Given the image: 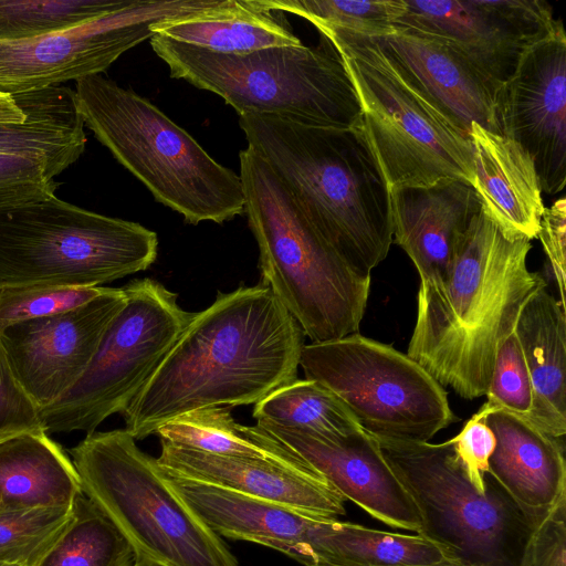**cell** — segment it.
<instances>
[{"label":"cell","instance_id":"2e32d148","mask_svg":"<svg viewBox=\"0 0 566 566\" xmlns=\"http://www.w3.org/2000/svg\"><path fill=\"white\" fill-rule=\"evenodd\" d=\"M499 133L532 157L542 191L566 184V35L564 28L535 45L495 97Z\"/></svg>","mask_w":566,"mask_h":566},{"label":"cell","instance_id":"4316f807","mask_svg":"<svg viewBox=\"0 0 566 566\" xmlns=\"http://www.w3.org/2000/svg\"><path fill=\"white\" fill-rule=\"evenodd\" d=\"M153 33L222 54L302 44L283 12L262 0H228L214 12L157 23Z\"/></svg>","mask_w":566,"mask_h":566},{"label":"cell","instance_id":"ab89813d","mask_svg":"<svg viewBox=\"0 0 566 566\" xmlns=\"http://www.w3.org/2000/svg\"><path fill=\"white\" fill-rule=\"evenodd\" d=\"M470 483L480 493L485 492L484 476L489 472L490 458L496 440L484 417L474 413L462 430L449 439Z\"/></svg>","mask_w":566,"mask_h":566},{"label":"cell","instance_id":"7c38bea8","mask_svg":"<svg viewBox=\"0 0 566 566\" xmlns=\"http://www.w3.org/2000/svg\"><path fill=\"white\" fill-rule=\"evenodd\" d=\"M123 290L126 302L85 373L40 410L46 433L91 434L109 416L122 415L193 316L179 306L176 293L153 279L130 281Z\"/></svg>","mask_w":566,"mask_h":566},{"label":"cell","instance_id":"b9f144b4","mask_svg":"<svg viewBox=\"0 0 566 566\" xmlns=\"http://www.w3.org/2000/svg\"><path fill=\"white\" fill-rule=\"evenodd\" d=\"M25 112L14 96L0 93V124L23 123Z\"/></svg>","mask_w":566,"mask_h":566},{"label":"cell","instance_id":"277c9868","mask_svg":"<svg viewBox=\"0 0 566 566\" xmlns=\"http://www.w3.org/2000/svg\"><path fill=\"white\" fill-rule=\"evenodd\" d=\"M244 213L259 248L262 283L311 343L358 333L371 275L350 266L311 223L270 166L241 150Z\"/></svg>","mask_w":566,"mask_h":566},{"label":"cell","instance_id":"f1b7e54d","mask_svg":"<svg viewBox=\"0 0 566 566\" xmlns=\"http://www.w3.org/2000/svg\"><path fill=\"white\" fill-rule=\"evenodd\" d=\"M156 434L174 446L210 454L262 459L315 471L256 424L249 427L235 422L228 407L184 413L160 426Z\"/></svg>","mask_w":566,"mask_h":566},{"label":"cell","instance_id":"d590c367","mask_svg":"<svg viewBox=\"0 0 566 566\" xmlns=\"http://www.w3.org/2000/svg\"><path fill=\"white\" fill-rule=\"evenodd\" d=\"M485 396V403L478 410L480 413L503 410L531 422L534 391L515 331L497 349Z\"/></svg>","mask_w":566,"mask_h":566},{"label":"cell","instance_id":"4fadbf2b","mask_svg":"<svg viewBox=\"0 0 566 566\" xmlns=\"http://www.w3.org/2000/svg\"><path fill=\"white\" fill-rule=\"evenodd\" d=\"M227 0H132L116 11L41 38L0 42V93L15 95L101 74L150 39L153 27L214 12Z\"/></svg>","mask_w":566,"mask_h":566},{"label":"cell","instance_id":"44dd1931","mask_svg":"<svg viewBox=\"0 0 566 566\" xmlns=\"http://www.w3.org/2000/svg\"><path fill=\"white\" fill-rule=\"evenodd\" d=\"M472 187L482 211L509 238H537L545 207L534 161L512 138L473 122Z\"/></svg>","mask_w":566,"mask_h":566},{"label":"cell","instance_id":"603a6c76","mask_svg":"<svg viewBox=\"0 0 566 566\" xmlns=\"http://www.w3.org/2000/svg\"><path fill=\"white\" fill-rule=\"evenodd\" d=\"M515 334L534 391L531 423L562 439L566 433L565 306L543 283L523 305Z\"/></svg>","mask_w":566,"mask_h":566},{"label":"cell","instance_id":"83f0119b","mask_svg":"<svg viewBox=\"0 0 566 566\" xmlns=\"http://www.w3.org/2000/svg\"><path fill=\"white\" fill-rule=\"evenodd\" d=\"M12 96L24 109L25 120L0 124V153L80 158L86 135L75 91L57 85Z\"/></svg>","mask_w":566,"mask_h":566},{"label":"cell","instance_id":"4dcf8cb0","mask_svg":"<svg viewBox=\"0 0 566 566\" xmlns=\"http://www.w3.org/2000/svg\"><path fill=\"white\" fill-rule=\"evenodd\" d=\"M253 417L273 424L323 437L349 434L360 424L327 387L311 379H295L254 405Z\"/></svg>","mask_w":566,"mask_h":566},{"label":"cell","instance_id":"ee69618b","mask_svg":"<svg viewBox=\"0 0 566 566\" xmlns=\"http://www.w3.org/2000/svg\"><path fill=\"white\" fill-rule=\"evenodd\" d=\"M133 566H163L159 564H156L154 562L143 559V558H135V563Z\"/></svg>","mask_w":566,"mask_h":566},{"label":"cell","instance_id":"e575fe53","mask_svg":"<svg viewBox=\"0 0 566 566\" xmlns=\"http://www.w3.org/2000/svg\"><path fill=\"white\" fill-rule=\"evenodd\" d=\"M77 159L70 156L0 153V212L55 193V177Z\"/></svg>","mask_w":566,"mask_h":566},{"label":"cell","instance_id":"8d00e7d4","mask_svg":"<svg viewBox=\"0 0 566 566\" xmlns=\"http://www.w3.org/2000/svg\"><path fill=\"white\" fill-rule=\"evenodd\" d=\"M102 286L0 287V333L10 325L78 307L105 292Z\"/></svg>","mask_w":566,"mask_h":566},{"label":"cell","instance_id":"f35d334b","mask_svg":"<svg viewBox=\"0 0 566 566\" xmlns=\"http://www.w3.org/2000/svg\"><path fill=\"white\" fill-rule=\"evenodd\" d=\"M522 566H566V493L538 517Z\"/></svg>","mask_w":566,"mask_h":566},{"label":"cell","instance_id":"9a60e30c","mask_svg":"<svg viewBox=\"0 0 566 566\" xmlns=\"http://www.w3.org/2000/svg\"><path fill=\"white\" fill-rule=\"evenodd\" d=\"M125 302L123 289L106 287L78 307L15 323L0 333L13 374L39 411L82 377Z\"/></svg>","mask_w":566,"mask_h":566},{"label":"cell","instance_id":"9c48e42d","mask_svg":"<svg viewBox=\"0 0 566 566\" xmlns=\"http://www.w3.org/2000/svg\"><path fill=\"white\" fill-rule=\"evenodd\" d=\"M380 451L415 503L417 534L465 566H522L541 514L520 504L488 472L485 492L470 483L452 443L377 438Z\"/></svg>","mask_w":566,"mask_h":566},{"label":"cell","instance_id":"484cf974","mask_svg":"<svg viewBox=\"0 0 566 566\" xmlns=\"http://www.w3.org/2000/svg\"><path fill=\"white\" fill-rule=\"evenodd\" d=\"M82 493L72 460L45 431L0 443V511L71 507Z\"/></svg>","mask_w":566,"mask_h":566},{"label":"cell","instance_id":"6da1fadb","mask_svg":"<svg viewBox=\"0 0 566 566\" xmlns=\"http://www.w3.org/2000/svg\"><path fill=\"white\" fill-rule=\"evenodd\" d=\"M303 335L268 286L218 292L122 413L125 430L143 440L193 410L255 405L297 379Z\"/></svg>","mask_w":566,"mask_h":566},{"label":"cell","instance_id":"1f68e13d","mask_svg":"<svg viewBox=\"0 0 566 566\" xmlns=\"http://www.w3.org/2000/svg\"><path fill=\"white\" fill-rule=\"evenodd\" d=\"M132 0H0V42L41 38L128 6Z\"/></svg>","mask_w":566,"mask_h":566},{"label":"cell","instance_id":"7402d4cb","mask_svg":"<svg viewBox=\"0 0 566 566\" xmlns=\"http://www.w3.org/2000/svg\"><path fill=\"white\" fill-rule=\"evenodd\" d=\"M484 417L496 440L489 472L523 506L544 511L566 493L564 443L503 410Z\"/></svg>","mask_w":566,"mask_h":566},{"label":"cell","instance_id":"5bb4252c","mask_svg":"<svg viewBox=\"0 0 566 566\" xmlns=\"http://www.w3.org/2000/svg\"><path fill=\"white\" fill-rule=\"evenodd\" d=\"M394 28L441 41L497 92L535 45L562 28L543 0H403Z\"/></svg>","mask_w":566,"mask_h":566},{"label":"cell","instance_id":"52a82bcc","mask_svg":"<svg viewBox=\"0 0 566 566\" xmlns=\"http://www.w3.org/2000/svg\"><path fill=\"white\" fill-rule=\"evenodd\" d=\"M70 453L82 492L115 524L135 558L163 566H240L125 429L86 434Z\"/></svg>","mask_w":566,"mask_h":566},{"label":"cell","instance_id":"8fae6325","mask_svg":"<svg viewBox=\"0 0 566 566\" xmlns=\"http://www.w3.org/2000/svg\"><path fill=\"white\" fill-rule=\"evenodd\" d=\"M300 367L377 438L428 442L458 420L444 387L418 363L359 333L303 345Z\"/></svg>","mask_w":566,"mask_h":566},{"label":"cell","instance_id":"836d02e7","mask_svg":"<svg viewBox=\"0 0 566 566\" xmlns=\"http://www.w3.org/2000/svg\"><path fill=\"white\" fill-rule=\"evenodd\" d=\"M71 513L72 506L0 511V564L33 566Z\"/></svg>","mask_w":566,"mask_h":566},{"label":"cell","instance_id":"ac0fdd59","mask_svg":"<svg viewBox=\"0 0 566 566\" xmlns=\"http://www.w3.org/2000/svg\"><path fill=\"white\" fill-rule=\"evenodd\" d=\"M160 444L156 460L169 476L211 484L315 517L346 514V499L316 471L262 459L210 454L163 440Z\"/></svg>","mask_w":566,"mask_h":566},{"label":"cell","instance_id":"3957f363","mask_svg":"<svg viewBox=\"0 0 566 566\" xmlns=\"http://www.w3.org/2000/svg\"><path fill=\"white\" fill-rule=\"evenodd\" d=\"M248 147L290 189L321 235L356 271L392 243L390 190L359 125L306 126L271 115L239 117Z\"/></svg>","mask_w":566,"mask_h":566},{"label":"cell","instance_id":"74e56055","mask_svg":"<svg viewBox=\"0 0 566 566\" xmlns=\"http://www.w3.org/2000/svg\"><path fill=\"white\" fill-rule=\"evenodd\" d=\"M43 431L40 411L15 378L0 340V443Z\"/></svg>","mask_w":566,"mask_h":566},{"label":"cell","instance_id":"ffe728a7","mask_svg":"<svg viewBox=\"0 0 566 566\" xmlns=\"http://www.w3.org/2000/svg\"><path fill=\"white\" fill-rule=\"evenodd\" d=\"M392 241L411 259L420 280L443 276L480 200L470 184L451 180L430 187L390 190Z\"/></svg>","mask_w":566,"mask_h":566},{"label":"cell","instance_id":"f6af8a7d","mask_svg":"<svg viewBox=\"0 0 566 566\" xmlns=\"http://www.w3.org/2000/svg\"><path fill=\"white\" fill-rule=\"evenodd\" d=\"M0 566H20V565H7V564H0Z\"/></svg>","mask_w":566,"mask_h":566},{"label":"cell","instance_id":"7a4b0ae2","mask_svg":"<svg viewBox=\"0 0 566 566\" xmlns=\"http://www.w3.org/2000/svg\"><path fill=\"white\" fill-rule=\"evenodd\" d=\"M526 238L473 217L443 276L420 280L407 355L464 399L485 396L497 349L545 281L528 270Z\"/></svg>","mask_w":566,"mask_h":566},{"label":"cell","instance_id":"d4e9b609","mask_svg":"<svg viewBox=\"0 0 566 566\" xmlns=\"http://www.w3.org/2000/svg\"><path fill=\"white\" fill-rule=\"evenodd\" d=\"M277 551L304 566H416L448 558L440 545L419 534L378 531L337 518L318 520L306 539Z\"/></svg>","mask_w":566,"mask_h":566},{"label":"cell","instance_id":"30bf717a","mask_svg":"<svg viewBox=\"0 0 566 566\" xmlns=\"http://www.w3.org/2000/svg\"><path fill=\"white\" fill-rule=\"evenodd\" d=\"M156 232L55 195L0 212V287L101 286L148 269Z\"/></svg>","mask_w":566,"mask_h":566},{"label":"cell","instance_id":"e0dca14e","mask_svg":"<svg viewBox=\"0 0 566 566\" xmlns=\"http://www.w3.org/2000/svg\"><path fill=\"white\" fill-rule=\"evenodd\" d=\"M256 426L374 518L394 528L420 530L415 503L371 433L360 428L346 436L323 437L263 420H258Z\"/></svg>","mask_w":566,"mask_h":566},{"label":"cell","instance_id":"cb8c5ba5","mask_svg":"<svg viewBox=\"0 0 566 566\" xmlns=\"http://www.w3.org/2000/svg\"><path fill=\"white\" fill-rule=\"evenodd\" d=\"M167 476L180 497L219 536L277 551L304 541L322 518L211 484Z\"/></svg>","mask_w":566,"mask_h":566},{"label":"cell","instance_id":"7bdbcfd3","mask_svg":"<svg viewBox=\"0 0 566 566\" xmlns=\"http://www.w3.org/2000/svg\"><path fill=\"white\" fill-rule=\"evenodd\" d=\"M310 566H325V565H310ZM416 566H465V565L458 563L455 560H452L450 558H446L438 563L426 564V565H416Z\"/></svg>","mask_w":566,"mask_h":566},{"label":"cell","instance_id":"5b68a950","mask_svg":"<svg viewBox=\"0 0 566 566\" xmlns=\"http://www.w3.org/2000/svg\"><path fill=\"white\" fill-rule=\"evenodd\" d=\"M74 91L84 126L187 223H223L244 212L240 176L149 101L101 74L77 81Z\"/></svg>","mask_w":566,"mask_h":566},{"label":"cell","instance_id":"d6986e66","mask_svg":"<svg viewBox=\"0 0 566 566\" xmlns=\"http://www.w3.org/2000/svg\"><path fill=\"white\" fill-rule=\"evenodd\" d=\"M401 73L469 137L473 122L499 133L497 91L462 56L439 40L406 28L374 38Z\"/></svg>","mask_w":566,"mask_h":566},{"label":"cell","instance_id":"8992f818","mask_svg":"<svg viewBox=\"0 0 566 566\" xmlns=\"http://www.w3.org/2000/svg\"><path fill=\"white\" fill-rule=\"evenodd\" d=\"M154 52L170 75L212 92L240 116L271 115L292 123L352 128L360 123L357 93L328 39L317 46H277L222 54L154 34Z\"/></svg>","mask_w":566,"mask_h":566},{"label":"cell","instance_id":"d6a6232c","mask_svg":"<svg viewBox=\"0 0 566 566\" xmlns=\"http://www.w3.org/2000/svg\"><path fill=\"white\" fill-rule=\"evenodd\" d=\"M264 6L296 14L313 23L321 33L345 31L370 38L394 33L405 11L403 0H262Z\"/></svg>","mask_w":566,"mask_h":566},{"label":"cell","instance_id":"60d3db41","mask_svg":"<svg viewBox=\"0 0 566 566\" xmlns=\"http://www.w3.org/2000/svg\"><path fill=\"white\" fill-rule=\"evenodd\" d=\"M552 273L558 287L560 303L565 306L566 280V200H556L552 207L545 208L537 234Z\"/></svg>","mask_w":566,"mask_h":566},{"label":"cell","instance_id":"f546056e","mask_svg":"<svg viewBox=\"0 0 566 566\" xmlns=\"http://www.w3.org/2000/svg\"><path fill=\"white\" fill-rule=\"evenodd\" d=\"M135 553L115 524L84 494L33 566H133Z\"/></svg>","mask_w":566,"mask_h":566},{"label":"cell","instance_id":"ba28073f","mask_svg":"<svg viewBox=\"0 0 566 566\" xmlns=\"http://www.w3.org/2000/svg\"><path fill=\"white\" fill-rule=\"evenodd\" d=\"M340 54L360 104V126L389 190L461 180L472 186L470 138L401 73L374 38L323 32Z\"/></svg>","mask_w":566,"mask_h":566}]
</instances>
